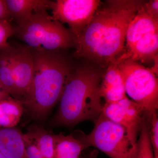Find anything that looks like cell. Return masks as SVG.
<instances>
[{
    "label": "cell",
    "instance_id": "obj_1",
    "mask_svg": "<svg viewBox=\"0 0 158 158\" xmlns=\"http://www.w3.org/2000/svg\"><path fill=\"white\" fill-rule=\"evenodd\" d=\"M143 1L111 0L101 5L74 39V56L107 68L126 52L127 31Z\"/></svg>",
    "mask_w": 158,
    "mask_h": 158
},
{
    "label": "cell",
    "instance_id": "obj_2",
    "mask_svg": "<svg viewBox=\"0 0 158 158\" xmlns=\"http://www.w3.org/2000/svg\"><path fill=\"white\" fill-rule=\"evenodd\" d=\"M33 50V77L22 104L32 119L40 122L60 100L72 69L68 59L59 51Z\"/></svg>",
    "mask_w": 158,
    "mask_h": 158
},
{
    "label": "cell",
    "instance_id": "obj_3",
    "mask_svg": "<svg viewBox=\"0 0 158 158\" xmlns=\"http://www.w3.org/2000/svg\"><path fill=\"white\" fill-rule=\"evenodd\" d=\"M102 74L90 67L72 69L67 77L59 109L49 127H72L87 120L94 121L102 113L99 94Z\"/></svg>",
    "mask_w": 158,
    "mask_h": 158
},
{
    "label": "cell",
    "instance_id": "obj_4",
    "mask_svg": "<svg viewBox=\"0 0 158 158\" xmlns=\"http://www.w3.org/2000/svg\"><path fill=\"white\" fill-rule=\"evenodd\" d=\"M15 29L14 34L34 50L59 51L74 46L69 30L54 19L47 10L37 12Z\"/></svg>",
    "mask_w": 158,
    "mask_h": 158
},
{
    "label": "cell",
    "instance_id": "obj_5",
    "mask_svg": "<svg viewBox=\"0 0 158 158\" xmlns=\"http://www.w3.org/2000/svg\"><path fill=\"white\" fill-rule=\"evenodd\" d=\"M125 56L119 65L126 93L144 111L148 120L157 113L158 108V81L151 68Z\"/></svg>",
    "mask_w": 158,
    "mask_h": 158
},
{
    "label": "cell",
    "instance_id": "obj_6",
    "mask_svg": "<svg viewBox=\"0 0 158 158\" xmlns=\"http://www.w3.org/2000/svg\"><path fill=\"white\" fill-rule=\"evenodd\" d=\"M94 122L93 129L88 135L77 131L87 148H95L111 158H135L137 146L130 141L124 128L102 113Z\"/></svg>",
    "mask_w": 158,
    "mask_h": 158
},
{
    "label": "cell",
    "instance_id": "obj_7",
    "mask_svg": "<svg viewBox=\"0 0 158 158\" xmlns=\"http://www.w3.org/2000/svg\"><path fill=\"white\" fill-rule=\"evenodd\" d=\"M102 4L99 0H57L51 1L50 9L54 19L68 25L74 39L89 24Z\"/></svg>",
    "mask_w": 158,
    "mask_h": 158
},
{
    "label": "cell",
    "instance_id": "obj_8",
    "mask_svg": "<svg viewBox=\"0 0 158 158\" xmlns=\"http://www.w3.org/2000/svg\"><path fill=\"white\" fill-rule=\"evenodd\" d=\"M102 113L124 128L130 141L137 146L138 136L146 119L144 111L138 104L127 97L116 102L105 103Z\"/></svg>",
    "mask_w": 158,
    "mask_h": 158
},
{
    "label": "cell",
    "instance_id": "obj_9",
    "mask_svg": "<svg viewBox=\"0 0 158 158\" xmlns=\"http://www.w3.org/2000/svg\"><path fill=\"white\" fill-rule=\"evenodd\" d=\"M34 72L33 49L29 47H14L13 74L14 94L12 98L22 103L31 85Z\"/></svg>",
    "mask_w": 158,
    "mask_h": 158
},
{
    "label": "cell",
    "instance_id": "obj_10",
    "mask_svg": "<svg viewBox=\"0 0 158 158\" xmlns=\"http://www.w3.org/2000/svg\"><path fill=\"white\" fill-rule=\"evenodd\" d=\"M126 55V52L107 67L102 74L99 87V94L106 103L116 102L127 97L119 65Z\"/></svg>",
    "mask_w": 158,
    "mask_h": 158
},
{
    "label": "cell",
    "instance_id": "obj_11",
    "mask_svg": "<svg viewBox=\"0 0 158 158\" xmlns=\"http://www.w3.org/2000/svg\"><path fill=\"white\" fill-rule=\"evenodd\" d=\"M141 4L128 27L126 36L127 51L129 50L144 36L158 32V20L146 14Z\"/></svg>",
    "mask_w": 158,
    "mask_h": 158
},
{
    "label": "cell",
    "instance_id": "obj_12",
    "mask_svg": "<svg viewBox=\"0 0 158 158\" xmlns=\"http://www.w3.org/2000/svg\"><path fill=\"white\" fill-rule=\"evenodd\" d=\"M9 16L19 25L37 12L50 9L47 0H5Z\"/></svg>",
    "mask_w": 158,
    "mask_h": 158
},
{
    "label": "cell",
    "instance_id": "obj_13",
    "mask_svg": "<svg viewBox=\"0 0 158 158\" xmlns=\"http://www.w3.org/2000/svg\"><path fill=\"white\" fill-rule=\"evenodd\" d=\"M0 152L6 158H29L23 133L15 127H0Z\"/></svg>",
    "mask_w": 158,
    "mask_h": 158
},
{
    "label": "cell",
    "instance_id": "obj_14",
    "mask_svg": "<svg viewBox=\"0 0 158 158\" xmlns=\"http://www.w3.org/2000/svg\"><path fill=\"white\" fill-rule=\"evenodd\" d=\"M158 32H156L144 36L126 52L128 58L142 64L158 62Z\"/></svg>",
    "mask_w": 158,
    "mask_h": 158
},
{
    "label": "cell",
    "instance_id": "obj_15",
    "mask_svg": "<svg viewBox=\"0 0 158 158\" xmlns=\"http://www.w3.org/2000/svg\"><path fill=\"white\" fill-rule=\"evenodd\" d=\"M55 158H81L87 148L79 138L77 131L68 135L54 134Z\"/></svg>",
    "mask_w": 158,
    "mask_h": 158
},
{
    "label": "cell",
    "instance_id": "obj_16",
    "mask_svg": "<svg viewBox=\"0 0 158 158\" xmlns=\"http://www.w3.org/2000/svg\"><path fill=\"white\" fill-rule=\"evenodd\" d=\"M23 134L35 144L43 158H55L54 133L40 125L33 124L29 127L27 132Z\"/></svg>",
    "mask_w": 158,
    "mask_h": 158
},
{
    "label": "cell",
    "instance_id": "obj_17",
    "mask_svg": "<svg viewBox=\"0 0 158 158\" xmlns=\"http://www.w3.org/2000/svg\"><path fill=\"white\" fill-rule=\"evenodd\" d=\"M13 49L14 47L10 44L0 48V81L12 98L14 94Z\"/></svg>",
    "mask_w": 158,
    "mask_h": 158
},
{
    "label": "cell",
    "instance_id": "obj_18",
    "mask_svg": "<svg viewBox=\"0 0 158 158\" xmlns=\"http://www.w3.org/2000/svg\"><path fill=\"white\" fill-rule=\"evenodd\" d=\"M23 111L22 103L12 98L0 102V127H15L22 116Z\"/></svg>",
    "mask_w": 158,
    "mask_h": 158
},
{
    "label": "cell",
    "instance_id": "obj_19",
    "mask_svg": "<svg viewBox=\"0 0 158 158\" xmlns=\"http://www.w3.org/2000/svg\"><path fill=\"white\" fill-rule=\"evenodd\" d=\"M135 158H158L155 157L151 143L148 123L145 120L142 124L137 142Z\"/></svg>",
    "mask_w": 158,
    "mask_h": 158
},
{
    "label": "cell",
    "instance_id": "obj_20",
    "mask_svg": "<svg viewBox=\"0 0 158 158\" xmlns=\"http://www.w3.org/2000/svg\"><path fill=\"white\" fill-rule=\"evenodd\" d=\"M148 123L151 143L152 146L155 157H158V118L157 113L152 116Z\"/></svg>",
    "mask_w": 158,
    "mask_h": 158
},
{
    "label": "cell",
    "instance_id": "obj_21",
    "mask_svg": "<svg viewBox=\"0 0 158 158\" xmlns=\"http://www.w3.org/2000/svg\"><path fill=\"white\" fill-rule=\"evenodd\" d=\"M15 31V27L11 24L10 20H0V48L9 45L7 41L14 35Z\"/></svg>",
    "mask_w": 158,
    "mask_h": 158
},
{
    "label": "cell",
    "instance_id": "obj_22",
    "mask_svg": "<svg viewBox=\"0 0 158 158\" xmlns=\"http://www.w3.org/2000/svg\"><path fill=\"white\" fill-rule=\"evenodd\" d=\"M141 7L146 14L158 20V1L152 0L148 2L143 1Z\"/></svg>",
    "mask_w": 158,
    "mask_h": 158
},
{
    "label": "cell",
    "instance_id": "obj_23",
    "mask_svg": "<svg viewBox=\"0 0 158 158\" xmlns=\"http://www.w3.org/2000/svg\"><path fill=\"white\" fill-rule=\"evenodd\" d=\"M27 154L29 158H43L40 152L34 142L23 134Z\"/></svg>",
    "mask_w": 158,
    "mask_h": 158
},
{
    "label": "cell",
    "instance_id": "obj_24",
    "mask_svg": "<svg viewBox=\"0 0 158 158\" xmlns=\"http://www.w3.org/2000/svg\"><path fill=\"white\" fill-rule=\"evenodd\" d=\"M11 19L6 8L5 0H0V20Z\"/></svg>",
    "mask_w": 158,
    "mask_h": 158
},
{
    "label": "cell",
    "instance_id": "obj_25",
    "mask_svg": "<svg viewBox=\"0 0 158 158\" xmlns=\"http://www.w3.org/2000/svg\"><path fill=\"white\" fill-rule=\"evenodd\" d=\"M11 97L6 88L0 81V102L6 100Z\"/></svg>",
    "mask_w": 158,
    "mask_h": 158
},
{
    "label": "cell",
    "instance_id": "obj_26",
    "mask_svg": "<svg viewBox=\"0 0 158 158\" xmlns=\"http://www.w3.org/2000/svg\"><path fill=\"white\" fill-rule=\"evenodd\" d=\"M98 154V151L97 150L94 149L91 151L90 152L83 158H97Z\"/></svg>",
    "mask_w": 158,
    "mask_h": 158
},
{
    "label": "cell",
    "instance_id": "obj_27",
    "mask_svg": "<svg viewBox=\"0 0 158 158\" xmlns=\"http://www.w3.org/2000/svg\"><path fill=\"white\" fill-rule=\"evenodd\" d=\"M0 158H6L1 152H0Z\"/></svg>",
    "mask_w": 158,
    "mask_h": 158
}]
</instances>
